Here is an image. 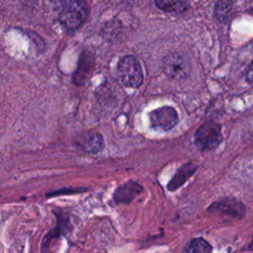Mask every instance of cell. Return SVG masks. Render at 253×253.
<instances>
[{
	"label": "cell",
	"instance_id": "6da1fadb",
	"mask_svg": "<svg viewBox=\"0 0 253 253\" xmlns=\"http://www.w3.org/2000/svg\"><path fill=\"white\" fill-rule=\"evenodd\" d=\"M87 12L84 0H61L58 20L67 30H76L85 21Z\"/></svg>",
	"mask_w": 253,
	"mask_h": 253
},
{
	"label": "cell",
	"instance_id": "7a4b0ae2",
	"mask_svg": "<svg viewBox=\"0 0 253 253\" xmlns=\"http://www.w3.org/2000/svg\"><path fill=\"white\" fill-rule=\"evenodd\" d=\"M122 83L129 88H138L143 81V73L138 60L132 55L124 56L118 64Z\"/></svg>",
	"mask_w": 253,
	"mask_h": 253
},
{
	"label": "cell",
	"instance_id": "3957f363",
	"mask_svg": "<svg viewBox=\"0 0 253 253\" xmlns=\"http://www.w3.org/2000/svg\"><path fill=\"white\" fill-rule=\"evenodd\" d=\"M222 141L220 126L216 123H205L195 134V143L201 150H211Z\"/></svg>",
	"mask_w": 253,
	"mask_h": 253
},
{
	"label": "cell",
	"instance_id": "277c9868",
	"mask_svg": "<svg viewBox=\"0 0 253 253\" xmlns=\"http://www.w3.org/2000/svg\"><path fill=\"white\" fill-rule=\"evenodd\" d=\"M164 73L173 79H184L190 69L188 58L180 52H170L163 59Z\"/></svg>",
	"mask_w": 253,
	"mask_h": 253
},
{
	"label": "cell",
	"instance_id": "5b68a950",
	"mask_svg": "<svg viewBox=\"0 0 253 253\" xmlns=\"http://www.w3.org/2000/svg\"><path fill=\"white\" fill-rule=\"evenodd\" d=\"M149 121L153 128L167 131L178 123V114L174 108L164 106L150 112Z\"/></svg>",
	"mask_w": 253,
	"mask_h": 253
},
{
	"label": "cell",
	"instance_id": "8992f818",
	"mask_svg": "<svg viewBox=\"0 0 253 253\" xmlns=\"http://www.w3.org/2000/svg\"><path fill=\"white\" fill-rule=\"evenodd\" d=\"M209 211L225 214L232 218L239 219L245 215L246 208L241 202H238L234 199L226 198L211 204L209 208Z\"/></svg>",
	"mask_w": 253,
	"mask_h": 253
},
{
	"label": "cell",
	"instance_id": "52a82bcc",
	"mask_svg": "<svg viewBox=\"0 0 253 253\" xmlns=\"http://www.w3.org/2000/svg\"><path fill=\"white\" fill-rule=\"evenodd\" d=\"M75 144L84 152L97 153L103 148L104 139L98 132L86 131L76 138Z\"/></svg>",
	"mask_w": 253,
	"mask_h": 253
},
{
	"label": "cell",
	"instance_id": "ba28073f",
	"mask_svg": "<svg viewBox=\"0 0 253 253\" xmlns=\"http://www.w3.org/2000/svg\"><path fill=\"white\" fill-rule=\"evenodd\" d=\"M141 192L142 187L138 183L129 181L117 188L114 194V200L119 204H129Z\"/></svg>",
	"mask_w": 253,
	"mask_h": 253
},
{
	"label": "cell",
	"instance_id": "9c48e42d",
	"mask_svg": "<svg viewBox=\"0 0 253 253\" xmlns=\"http://www.w3.org/2000/svg\"><path fill=\"white\" fill-rule=\"evenodd\" d=\"M197 168L198 166L191 162L184 164L170 180V182L167 185V189L169 191H176L195 173Z\"/></svg>",
	"mask_w": 253,
	"mask_h": 253
},
{
	"label": "cell",
	"instance_id": "30bf717a",
	"mask_svg": "<svg viewBox=\"0 0 253 253\" xmlns=\"http://www.w3.org/2000/svg\"><path fill=\"white\" fill-rule=\"evenodd\" d=\"M156 7L164 12L182 14L190 6L189 0H154Z\"/></svg>",
	"mask_w": 253,
	"mask_h": 253
},
{
	"label": "cell",
	"instance_id": "8fae6325",
	"mask_svg": "<svg viewBox=\"0 0 253 253\" xmlns=\"http://www.w3.org/2000/svg\"><path fill=\"white\" fill-rule=\"evenodd\" d=\"M93 58L89 52H83L78 63V69L74 76V81L76 84H83L82 82L86 79L87 74L89 73L92 66Z\"/></svg>",
	"mask_w": 253,
	"mask_h": 253
},
{
	"label": "cell",
	"instance_id": "7c38bea8",
	"mask_svg": "<svg viewBox=\"0 0 253 253\" xmlns=\"http://www.w3.org/2000/svg\"><path fill=\"white\" fill-rule=\"evenodd\" d=\"M233 2L231 0H218L213 8V16L219 22H225L232 14Z\"/></svg>",
	"mask_w": 253,
	"mask_h": 253
},
{
	"label": "cell",
	"instance_id": "4fadbf2b",
	"mask_svg": "<svg viewBox=\"0 0 253 253\" xmlns=\"http://www.w3.org/2000/svg\"><path fill=\"white\" fill-rule=\"evenodd\" d=\"M184 253H211V246L202 237L194 238L187 244Z\"/></svg>",
	"mask_w": 253,
	"mask_h": 253
},
{
	"label": "cell",
	"instance_id": "5bb4252c",
	"mask_svg": "<svg viewBox=\"0 0 253 253\" xmlns=\"http://www.w3.org/2000/svg\"><path fill=\"white\" fill-rule=\"evenodd\" d=\"M67 189H61L60 191H58V192H53V193H49L47 196H55V195H61V194H74V193H77V192H80V191H85V189L84 190H81V189H78V188H75V189H72V190H70V191H66Z\"/></svg>",
	"mask_w": 253,
	"mask_h": 253
},
{
	"label": "cell",
	"instance_id": "9a60e30c",
	"mask_svg": "<svg viewBox=\"0 0 253 253\" xmlns=\"http://www.w3.org/2000/svg\"><path fill=\"white\" fill-rule=\"evenodd\" d=\"M246 80L250 83H253V61L251 62V64L248 67V70L246 73Z\"/></svg>",
	"mask_w": 253,
	"mask_h": 253
},
{
	"label": "cell",
	"instance_id": "2e32d148",
	"mask_svg": "<svg viewBox=\"0 0 253 253\" xmlns=\"http://www.w3.org/2000/svg\"><path fill=\"white\" fill-rule=\"evenodd\" d=\"M243 250H253V240L250 243H248L246 247L243 248Z\"/></svg>",
	"mask_w": 253,
	"mask_h": 253
}]
</instances>
